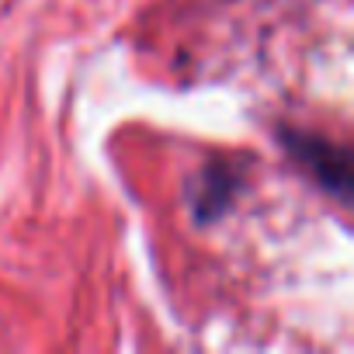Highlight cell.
I'll use <instances>...</instances> for the list:
<instances>
[{"label":"cell","mask_w":354,"mask_h":354,"mask_svg":"<svg viewBox=\"0 0 354 354\" xmlns=\"http://www.w3.org/2000/svg\"><path fill=\"white\" fill-rule=\"evenodd\" d=\"M278 142L285 149V156L309 177V181L333 195L340 205L351 202V149L326 139V136H316V132H302V129H288L281 125L278 129Z\"/></svg>","instance_id":"1"},{"label":"cell","mask_w":354,"mask_h":354,"mask_svg":"<svg viewBox=\"0 0 354 354\" xmlns=\"http://www.w3.org/2000/svg\"><path fill=\"white\" fill-rule=\"evenodd\" d=\"M243 192V163L240 160H212L188 188V205L198 226H209L230 212L236 195Z\"/></svg>","instance_id":"2"}]
</instances>
